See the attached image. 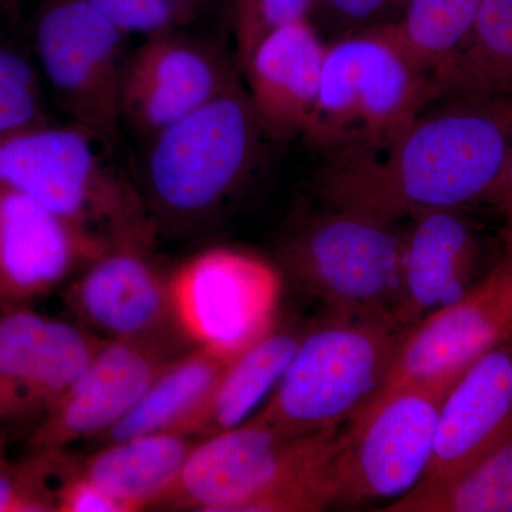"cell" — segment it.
Masks as SVG:
<instances>
[{"label":"cell","mask_w":512,"mask_h":512,"mask_svg":"<svg viewBox=\"0 0 512 512\" xmlns=\"http://www.w3.org/2000/svg\"><path fill=\"white\" fill-rule=\"evenodd\" d=\"M433 103L386 143L326 153L320 200L393 222L485 201L512 150V90Z\"/></svg>","instance_id":"6da1fadb"},{"label":"cell","mask_w":512,"mask_h":512,"mask_svg":"<svg viewBox=\"0 0 512 512\" xmlns=\"http://www.w3.org/2000/svg\"><path fill=\"white\" fill-rule=\"evenodd\" d=\"M262 137L239 79L148 137L138 188L156 231L194 234L217 220L255 173Z\"/></svg>","instance_id":"7a4b0ae2"},{"label":"cell","mask_w":512,"mask_h":512,"mask_svg":"<svg viewBox=\"0 0 512 512\" xmlns=\"http://www.w3.org/2000/svg\"><path fill=\"white\" fill-rule=\"evenodd\" d=\"M342 429L282 433L251 417L198 440L158 507L204 512H316L332 500L330 460Z\"/></svg>","instance_id":"3957f363"},{"label":"cell","mask_w":512,"mask_h":512,"mask_svg":"<svg viewBox=\"0 0 512 512\" xmlns=\"http://www.w3.org/2000/svg\"><path fill=\"white\" fill-rule=\"evenodd\" d=\"M103 150L109 148L76 124L47 121L0 140V183L110 247L153 245L157 231L140 188Z\"/></svg>","instance_id":"277c9868"},{"label":"cell","mask_w":512,"mask_h":512,"mask_svg":"<svg viewBox=\"0 0 512 512\" xmlns=\"http://www.w3.org/2000/svg\"><path fill=\"white\" fill-rule=\"evenodd\" d=\"M406 333L392 318L330 315L302 335L254 417L293 436L342 429L380 393Z\"/></svg>","instance_id":"5b68a950"},{"label":"cell","mask_w":512,"mask_h":512,"mask_svg":"<svg viewBox=\"0 0 512 512\" xmlns=\"http://www.w3.org/2000/svg\"><path fill=\"white\" fill-rule=\"evenodd\" d=\"M433 101L431 76L414 62L390 23L326 43L315 109L303 137L326 153L379 146Z\"/></svg>","instance_id":"8992f818"},{"label":"cell","mask_w":512,"mask_h":512,"mask_svg":"<svg viewBox=\"0 0 512 512\" xmlns=\"http://www.w3.org/2000/svg\"><path fill=\"white\" fill-rule=\"evenodd\" d=\"M404 235L399 222L326 205L286 232L279 261L286 275L330 315L393 319Z\"/></svg>","instance_id":"52a82bcc"},{"label":"cell","mask_w":512,"mask_h":512,"mask_svg":"<svg viewBox=\"0 0 512 512\" xmlns=\"http://www.w3.org/2000/svg\"><path fill=\"white\" fill-rule=\"evenodd\" d=\"M460 375L393 387L346 424L335 453L336 505L394 501L420 484L433 454L441 402Z\"/></svg>","instance_id":"ba28073f"},{"label":"cell","mask_w":512,"mask_h":512,"mask_svg":"<svg viewBox=\"0 0 512 512\" xmlns=\"http://www.w3.org/2000/svg\"><path fill=\"white\" fill-rule=\"evenodd\" d=\"M127 36L87 0H42L35 22L40 72L70 123L113 150L119 143Z\"/></svg>","instance_id":"9c48e42d"},{"label":"cell","mask_w":512,"mask_h":512,"mask_svg":"<svg viewBox=\"0 0 512 512\" xmlns=\"http://www.w3.org/2000/svg\"><path fill=\"white\" fill-rule=\"evenodd\" d=\"M168 279L178 328L195 348L235 357L275 328L282 274L262 256L208 248Z\"/></svg>","instance_id":"30bf717a"},{"label":"cell","mask_w":512,"mask_h":512,"mask_svg":"<svg viewBox=\"0 0 512 512\" xmlns=\"http://www.w3.org/2000/svg\"><path fill=\"white\" fill-rule=\"evenodd\" d=\"M150 249L141 244L107 249L69 285L66 303L101 339L175 357V348L188 342L175 319L170 279L154 264Z\"/></svg>","instance_id":"8fae6325"},{"label":"cell","mask_w":512,"mask_h":512,"mask_svg":"<svg viewBox=\"0 0 512 512\" xmlns=\"http://www.w3.org/2000/svg\"><path fill=\"white\" fill-rule=\"evenodd\" d=\"M511 336L512 241L501 261L460 299L406 333L380 393L416 380L460 375Z\"/></svg>","instance_id":"7c38bea8"},{"label":"cell","mask_w":512,"mask_h":512,"mask_svg":"<svg viewBox=\"0 0 512 512\" xmlns=\"http://www.w3.org/2000/svg\"><path fill=\"white\" fill-rule=\"evenodd\" d=\"M238 79L224 52L183 29L148 36L130 53L121 119L146 138L217 97Z\"/></svg>","instance_id":"4fadbf2b"},{"label":"cell","mask_w":512,"mask_h":512,"mask_svg":"<svg viewBox=\"0 0 512 512\" xmlns=\"http://www.w3.org/2000/svg\"><path fill=\"white\" fill-rule=\"evenodd\" d=\"M104 339L30 306L0 311V420L43 416L83 375Z\"/></svg>","instance_id":"5bb4252c"},{"label":"cell","mask_w":512,"mask_h":512,"mask_svg":"<svg viewBox=\"0 0 512 512\" xmlns=\"http://www.w3.org/2000/svg\"><path fill=\"white\" fill-rule=\"evenodd\" d=\"M110 245L0 183V311L49 295Z\"/></svg>","instance_id":"9a60e30c"},{"label":"cell","mask_w":512,"mask_h":512,"mask_svg":"<svg viewBox=\"0 0 512 512\" xmlns=\"http://www.w3.org/2000/svg\"><path fill=\"white\" fill-rule=\"evenodd\" d=\"M171 359L144 346L104 340L83 375L37 420L29 450H67L103 436L133 410Z\"/></svg>","instance_id":"2e32d148"},{"label":"cell","mask_w":512,"mask_h":512,"mask_svg":"<svg viewBox=\"0 0 512 512\" xmlns=\"http://www.w3.org/2000/svg\"><path fill=\"white\" fill-rule=\"evenodd\" d=\"M511 434L512 348L503 343L471 363L444 396L420 483L456 476Z\"/></svg>","instance_id":"e0dca14e"},{"label":"cell","mask_w":512,"mask_h":512,"mask_svg":"<svg viewBox=\"0 0 512 512\" xmlns=\"http://www.w3.org/2000/svg\"><path fill=\"white\" fill-rule=\"evenodd\" d=\"M326 43L311 19L268 33L241 64L249 103L266 137L303 136L318 99Z\"/></svg>","instance_id":"ac0fdd59"},{"label":"cell","mask_w":512,"mask_h":512,"mask_svg":"<svg viewBox=\"0 0 512 512\" xmlns=\"http://www.w3.org/2000/svg\"><path fill=\"white\" fill-rule=\"evenodd\" d=\"M478 256L476 232L458 210L426 212L410 220L394 322L409 332L460 299L476 282Z\"/></svg>","instance_id":"d6986e66"},{"label":"cell","mask_w":512,"mask_h":512,"mask_svg":"<svg viewBox=\"0 0 512 512\" xmlns=\"http://www.w3.org/2000/svg\"><path fill=\"white\" fill-rule=\"evenodd\" d=\"M301 338L302 333L274 328L235 356L208 402L177 434L207 439L251 419L278 386Z\"/></svg>","instance_id":"ffe728a7"},{"label":"cell","mask_w":512,"mask_h":512,"mask_svg":"<svg viewBox=\"0 0 512 512\" xmlns=\"http://www.w3.org/2000/svg\"><path fill=\"white\" fill-rule=\"evenodd\" d=\"M197 441L177 433L116 441L80 463V473L116 497L128 512L143 510L163 500Z\"/></svg>","instance_id":"44dd1931"},{"label":"cell","mask_w":512,"mask_h":512,"mask_svg":"<svg viewBox=\"0 0 512 512\" xmlns=\"http://www.w3.org/2000/svg\"><path fill=\"white\" fill-rule=\"evenodd\" d=\"M232 359L202 348L173 357L133 410L101 439L116 443L146 434L178 433L208 402Z\"/></svg>","instance_id":"7402d4cb"},{"label":"cell","mask_w":512,"mask_h":512,"mask_svg":"<svg viewBox=\"0 0 512 512\" xmlns=\"http://www.w3.org/2000/svg\"><path fill=\"white\" fill-rule=\"evenodd\" d=\"M433 100L512 90V0H483L473 29L434 74Z\"/></svg>","instance_id":"603a6c76"},{"label":"cell","mask_w":512,"mask_h":512,"mask_svg":"<svg viewBox=\"0 0 512 512\" xmlns=\"http://www.w3.org/2000/svg\"><path fill=\"white\" fill-rule=\"evenodd\" d=\"M386 512H512V434L456 476L420 483Z\"/></svg>","instance_id":"cb8c5ba5"},{"label":"cell","mask_w":512,"mask_h":512,"mask_svg":"<svg viewBox=\"0 0 512 512\" xmlns=\"http://www.w3.org/2000/svg\"><path fill=\"white\" fill-rule=\"evenodd\" d=\"M483 0H406L390 23L414 62L433 79L466 42Z\"/></svg>","instance_id":"d4e9b609"},{"label":"cell","mask_w":512,"mask_h":512,"mask_svg":"<svg viewBox=\"0 0 512 512\" xmlns=\"http://www.w3.org/2000/svg\"><path fill=\"white\" fill-rule=\"evenodd\" d=\"M77 464L66 450L8 458L0 466V512H57L60 487Z\"/></svg>","instance_id":"484cf974"},{"label":"cell","mask_w":512,"mask_h":512,"mask_svg":"<svg viewBox=\"0 0 512 512\" xmlns=\"http://www.w3.org/2000/svg\"><path fill=\"white\" fill-rule=\"evenodd\" d=\"M47 121L39 70L16 47L0 42V140Z\"/></svg>","instance_id":"4316f807"},{"label":"cell","mask_w":512,"mask_h":512,"mask_svg":"<svg viewBox=\"0 0 512 512\" xmlns=\"http://www.w3.org/2000/svg\"><path fill=\"white\" fill-rule=\"evenodd\" d=\"M123 35L144 37L183 29L200 15L204 0H87Z\"/></svg>","instance_id":"83f0119b"},{"label":"cell","mask_w":512,"mask_h":512,"mask_svg":"<svg viewBox=\"0 0 512 512\" xmlns=\"http://www.w3.org/2000/svg\"><path fill=\"white\" fill-rule=\"evenodd\" d=\"M313 5L315 0H229L239 64L268 33L299 20H312Z\"/></svg>","instance_id":"f1b7e54d"},{"label":"cell","mask_w":512,"mask_h":512,"mask_svg":"<svg viewBox=\"0 0 512 512\" xmlns=\"http://www.w3.org/2000/svg\"><path fill=\"white\" fill-rule=\"evenodd\" d=\"M406 0H315L312 19L332 37L392 23Z\"/></svg>","instance_id":"f546056e"},{"label":"cell","mask_w":512,"mask_h":512,"mask_svg":"<svg viewBox=\"0 0 512 512\" xmlns=\"http://www.w3.org/2000/svg\"><path fill=\"white\" fill-rule=\"evenodd\" d=\"M79 464L60 487L57 512H128L116 497L83 476Z\"/></svg>","instance_id":"4dcf8cb0"},{"label":"cell","mask_w":512,"mask_h":512,"mask_svg":"<svg viewBox=\"0 0 512 512\" xmlns=\"http://www.w3.org/2000/svg\"><path fill=\"white\" fill-rule=\"evenodd\" d=\"M485 202L497 208L505 221V241H512V150Z\"/></svg>","instance_id":"1f68e13d"},{"label":"cell","mask_w":512,"mask_h":512,"mask_svg":"<svg viewBox=\"0 0 512 512\" xmlns=\"http://www.w3.org/2000/svg\"><path fill=\"white\" fill-rule=\"evenodd\" d=\"M9 437L5 431H0V466L8 460Z\"/></svg>","instance_id":"d6a6232c"},{"label":"cell","mask_w":512,"mask_h":512,"mask_svg":"<svg viewBox=\"0 0 512 512\" xmlns=\"http://www.w3.org/2000/svg\"><path fill=\"white\" fill-rule=\"evenodd\" d=\"M23 0H10V16H16L19 13Z\"/></svg>","instance_id":"836d02e7"},{"label":"cell","mask_w":512,"mask_h":512,"mask_svg":"<svg viewBox=\"0 0 512 512\" xmlns=\"http://www.w3.org/2000/svg\"><path fill=\"white\" fill-rule=\"evenodd\" d=\"M505 343H507V345H508V346H511V348H512V336H511V338H510V339H508V340H507V342H505Z\"/></svg>","instance_id":"e575fe53"}]
</instances>
